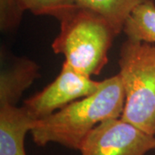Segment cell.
Listing matches in <instances>:
<instances>
[{"mask_svg": "<svg viewBox=\"0 0 155 155\" xmlns=\"http://www.w3.org/2000/svg\"><path fill=\"white\" fill-rule=\"evenodd\" d=\"M36 122L23 106H0V155H27L25 136Z\"/></svg>", "mask_w": 155, "mask_h": 155, "instance_id": "8992f818", "label": "cell"}, {"mask_svg": "<svg viewBox=\"0 0 155 155\" xmlns=\"http://www.w3.org/2000/svg\"><path fill=\"white\" fill-rule=\"evenodd\" d=\"M40 67L26 57L16 58L0 73V106L16 105L24 91L40 78Z\"/></svg>", "mask_w": 155, "mask_h": 155, "instance_id": "52a82bcc", "label": "cell"}, {"mask_svg": "<svg viewBox=\"0 0 155 155\" xmlns=\"http://www.w3.org/2000/svg\"><path fill=\"white\" fill-rule=\"evenodd\" d=\"M102 81L76 72L65 62L60 74L42 91L23 102V107L36 120L50 116L76 100L96 92Z\"/></svg>", "mask_w": 155, "mask_h": 155, "instance_id": "5b68a950", "label": "cell"}, {"mask_svg": "<svg viewBox=\"0 0 155 155\" xmlns=\"http://www.w3.org/2000/svg\"><path fill=\"white\" fill-rule=\"evenodd\" d=\"M155 149V136L131 123L111 118L99 123L79 147L81 155H146Z\"/></svg>", "mask_w": 155, "mask_h": 155, "instance_id": "277c9868", "label": "cell"}, {"mask_svg": "<svg viewBox=\"0 0 155 155\" xmlns=\"http://www.w3.org/2000/svg\"><path fill=\"white\" fill-rule=\"evenodd\" d=\"M78 7L92 11L104 17L118 35L136 6L146 0H74Z\"/></svg>", "mask_w": 155, "mask_h": 155, "instance_id": "ba28073f", "label": "cell"}, {"mask_svg": "<svg viewBox=\"0 0 155 155\" xmlns=\"http://www.w3.org/2000/svg\"><path fill=\"white\" fill-rule=\"evenodd\" d=\"M60 22V33L52 43L54 53L62 54L64 62L78 73L98 75L118 34L104 17L78 6Z\"/></svg>", "mask_w": 155, "mask_h": 155, "instance_id": "7a4b0ae2", "label": "cell"}, {"mask_svg": "<svg viewBox=\"0 0 155 155\" xmlns=\"http://www.w3.org/2000/svg\"><path fill=\"white\" fill-rule=\"evenodd\" d=\"M122 31L128 40L155 44V5L146 0L134 9L124 23Z\"/></svg>", "mask_w": 155, "mask_h": 155, "instance_id": "9c48e42d", "label": "cell"}, {"mask_svg": "<svg viewBox=\"0 0 155 155\" xmlns=\"http://www.w3.org/2000/svg\"><path fill=\"white\" fill-rule=\"evenodd\" d=\"M23 11L17 0H0V28L3 32L17 28L22 20Z\"/></svg>", "mask_w": 155, "mask_h": 155, "instance_id": "8fae6325", "label": "cell"}, {"mask_svg": "<svg viewBox=\"0 0 155 155\" xmlns=\"http://www.w3.org/2000/svg\"><path fill=\"white\" fill-rule=\"evenodd\" d=\"M125 93L119 74L105 78L92 94L39 119L31 130L34 142L44 147L57 143L79 150L84 139L102 122L122 116Z\"/></svg>", "mask_w": 155, "mask_h": 155, "instance_id": "6da1fadb", "label": "cell"}, {"mask_svg": "<svg viewBox=\"0 0 155 155\" xmlns=\"http://www.w3.org/2000/svg\"><path fill=\"white\" fill-rule=\"evenodd\" d=\"M119 67L125 93L121 118L155 136V45L127 39Z\"/></svg>", "mask_w": 155, "mask_h": 155, "instance_id": "3957f363", "label": "cell"}, {"mask_svg": "<svg viewBox=\"0 0 155 155\" xmlns=\"http://www.w3.org/2000/svg\"><path fill=\"white\" fill-rule=\"evenodd\" d=\"M22 11L36 16H50L61 21L76 7L74 0H17Z\"/></svg>", "mask_w": 155, "mask_h": 155, "instance_id": "30bf717a", "label": "cell"}]
</instances>
